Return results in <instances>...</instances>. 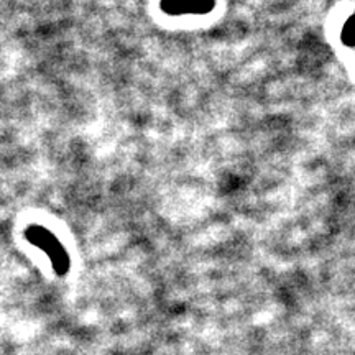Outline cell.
Instances as JSON below:
<instances>
[{
  "label": "cell",
  "mask_w": 355,
  "mask_h": 355,
  "mask_svg": "<svg viewBox=\"0 0 355 355\" xmlns=\"http://www.w3.org/2000/svg\"><path fill=\"white\" fill-rule=\"evenodd\" d=\"M25 239L32 245L42 248V250L50 257L53 266H55L56 273L64 275L69 270V255L64 250V247L61 245V242L58 241L56 235L48 230L46 227L40 224L28 225L25 230Z\"/></svg>",
  "instance_id": "1"
},
{
  "label": "cell",
  "mask_w": 355,
  "mask_h": 355,
  "mask_svg": "<svg viewBox=\"0 0 355 355\" xmlns=\"http://www.w3.org/2000/svg\"><path fill=\"white\" fill-rule=\"evenodd\" d=\"M214 7V0H162V10L170 15L207 13Z\"/></svg>",
  "instance_id": "2"
},
{
  "label": "cell",
  "mask_w": 355,
  "mask_h": 355,
  "mask_svg": "<svg viewBox=\"0 0 355 355\" xmlns=\"http://www.w3.org/2000/svg\"><path fill=\"white\" fill-rule=\"evenodd\" d=\"M344 40H345V43H347V44L355 43V17H352V19L347 21V25H345Z\"/></svg>",
  "instance_id": "3"
}]
</instances>
